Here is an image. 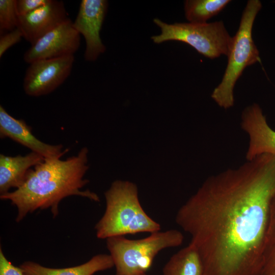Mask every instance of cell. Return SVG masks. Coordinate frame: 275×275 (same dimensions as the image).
I'll list each match as a JSON object with an SVG mask.
<instances>
[{
  "mask_svg": "<svg viewBox=\"0 0 275 275\" xmlns=\"http://www.w3.org/2000/svg\"><path fill=\"white\" fill-rule=\"evenodd\" d=\"M275 199V155L208 177L176 215L204 275H259Z\"/></svg>",
  "mask_w": 275,
  "mask_h": 275,
  "instance_id": "obj_1",
  "label": "cell"
},
{
  "mask_svg": "<svg viewBox=\"0 0 275 275\" xmlns=\"http://www.w3.org/2000/svg\"><path fill=\"white\" fill-rule=\"evenodd\" d=\"M88 153V148L83 147L76 155L65 160L44 159L29 171L19 187L0 195L1 200H9L17 207L16 221L19 222L37 209L49 208L55 217L61 201L70 196L99 202L95 193L81 190L89 183L84 178L89 167Z\"/></svg>",
  "mask_w": 275,
  "mask_h": 275,
  "instance_id": "obj_2",
  "label": "cell"
},
{
  "mask_svg": "<svg viewBox=\"0 0 275 275\" xmlns=\"http://www.w3.org/2000/svg\"><path fill=\"white\" fill-rule=\"evenodd\" d=\"M106 209L95 226L99 239L160 231V225L143 209L136 185L117 180L105 192Z\"/></svg>",
  "mask_w": 275,
  "mask_h": 275,
  "instance_id": "obj_3",
  "label": "cell"
},
{
  "mask_svg": "<svg viewBox=\"0 0 275 275\" xmlns=\"http://www.w3.org/2000/svg\"><path fill=\"white\" fill-rule=\"evenodd\" d=\"M182 233L175 229L150 233L147 237L129 239L124 236L106 239V246L116 268L115 275H143L161 250L181 245Z\"/></svg>",
  "mask_w": 275,
  "mask_h": 275,
  "instance_id": "obj_4",
  "label": "cell"
},
{
  "mask_svg": "<svg viewBox=\"0 0 275 275\" xmlns=\"http://www.w3.org/2000/svg\"><path fill=\"white\" fill-rule=\"evenodd\" d=\"M262 7L258 0H250L243 12L238 30L232 37L228 64L221 83L211 98L221 107L228 109L234 104L233 89L244 69L259 62V50L252 37V29L257 14Z\"/></svg>",
  "mask_w": 275,
  "mask_h": 275,
  "instance_id": "obj_5",
  "label": "cell"
},
{
  "mask_svg": "<svg viewBox=\"0 0 275 275\" xmlns=\"http://www.w3.org/2000/svg\"><path fill=\"white\" fill-rule=\"evenodd\" d=\"M154 22L161 30L151 39L159 44L178 41L188 44L204 56L213 59L221 55L228 57L232 41L223 21L211 23H175L168 24L158 18Z\"/></svg>",
  "mask_w": 275,
  "mask_h": 275,
  "instance_id": "obj_6",
  "label": "cell"
},
{
  "mask_svg": "<svg viewBox=\"0 0 275 275\" xmlns=\"http://www.w3.org/2000/svg\"><path fill=\"white\" fill-rule=\"evenodd\" d=\"M74 62V57L72 55L42 59L31 63L23 79L24 92L33 97L51 93L69 76Z\"/></svg>",
  "mask_w": 275,
  "mask_h": 275,
  "instance_id": "obj_7",
  "label": "cell"
},
{
  "mask_svg": "<svg viewBox=\"0 0 275 275\" xmlns=\"http://www.w3.org/2000/svg\"><path fill=\"white\" fill-rule=\"evenodd\" d=\"M80 35L68 18L31 45L25 52L23 60L31 64L42 59L74 56L80 46Z\"/></svg>",
  "mask_w": 275,
  "mask_h": 275,
  "instance_id": "obj_8",
  "label": "cell"
},
{
  "mask_svg": "<svg viewBox=\"0 0 275 275\" xmlns=\"http://www.w3.org/2000/svg\"><path fill=\"white\" fill-rule=\"evenodd\" d=\"M106 0H82L73 25L86 41L84 58L94 61L105 50L100 38V31L107 12Z\"/></svg>",
  "mask_w": 275,
  "mask_h": 275,
  "instance_id": "obj_9",
  "label": "cell"
},
{
  "mask_svg": "<svg viewBox=\"0 0 275 275\" xmlns=\"http://www.w3.org/2000/svg\"><path fill=\"white\" fill-rule=\"evenodd\" d=\"M241 127L249 137L247 160L263 154L275 155V131L267 123L258 104L254 103L244 108Z\"/></svg>",
  "mask_w": 275,
  "mask_h": 275,
  "instance_id": "obj_10",
  "label": "cell"
},
{
  "mask_svg": "<svg viewBox=\"0 0 275 275\" xmlns=\"http://www.w3.org/2000/svg\"><path fill=\"white\" fill-rule=\"evenodd\" d=\"M68 18L62 1L49 0L32 12L19 16L18 28L32 45Z\"/></svg>",
  "mask_w": 275,
  "mask_h": 275,
  "instance_id": "obj_11",
  "label": "cell"
},
{
  "mask_svg": "<svg viewBox=\"0 0 275 275\" xmlns=\"http://www.w3.org/2000/svg\"><path fill=\"white\" fill-rule=\"evenodd\" d=\"M0 136L8 138L37 153L44 159L60 158L67 151L62 145H50L38 139L22 120L17 119L0 105Z\"/></svg>",
  "mask_w": 275,
  "mask_h": 275,
  "instance_id": "obj_12",
  "label": "cell"
},
{
  "mask_svg": "<svg viewBox=\"0 0 275 275\" xmlns=\"http://www.w3.org/2000/svg\"><path fill=\"white\" fill-rule=\"evenodd\" d=\"M40 154L31 151L22 156L0 154V195L9 192L12 188L19 187L24 182L29 171L43 161Z\"/></svg>",
  "mask_w": 275,
  "mask_h": 275,
  "instance_id": "obj_13",
  "label": "cell"
},
{
  "mask_svg": "<svg viewBox=\"0 0 275 275\" xmlns=\"http://www.w3.org/2000/svg\"><path fill=\"white\" fill-rule=\"evenodd\" d=\"M114 266L110 255L98 254L86 263L74 267L53 268L36 262L26 261L20 266L24 275H93Z\"/></svg>",
  "mask_w": 275,
  "mask_h": 275,
  "instance_id": "obj_14",
  "label": "cell"
},
{
  "mask_svg": "<svg viewBox=\"0 0 275 275\" xmlns=\"http://www.w3.org/2000/svg\"><path fill=\"white\" fill-rule=\"evenodd\" d=\"M163 275H204L202 258L190 244L174 254L164 265Z\"/></svg>",
  "mask_w": 275,
  "mask_h": 275,
  "instance_id": "obj_15",
  "label": "cell"
},
{
  "mask_svg": "<svg viewBox=\"0 0 275 275\" xmlns=\"http://www.w3.org/2000/svg\"><path fill=\"white\" fill-rule=\"evenodd\" d=\"M229 0H187L184 2L185 17L191 23H205L219 13Z\"/></svg>",
  "mask_w": 275,
  "mask_h": 275,
  "instance_id": "obj_16",
  "label": "cell"
},
{
  "mask_svg": "<svg viewBox=\"0 0 275 275\" xmlns=\"http://www.w3.org/2000/svg\"><path fill=\"white\" fill-rule=\"evenodd\" d=\"M259 275H275V199L264 243L261 268Z\"/></svg>",
  "mask_w": 275,
  "mask_h": 275,
  "instance_id": "obj_17",
  "label": "cell"
},
{
  "mask_svg": "<svg viewBox=\"0 0 275 275\" xmlns=\"http://www.w3.org/2000/svg\"><path fill=\"white\" fill-rule=\"evenodd\" d=\"M16 0H0V30L11 31L18 28Z\"/></svg>",
  "mask_w": 275,
  "mask_h": 275,
  "instance_id": "obj_18",
  "label": "cell"
},
{
  "mask_svg": "<svg viewBox=\"0 0 275 275\" xmlns=\"http://www.w3.org/2000/svg\"><path fill=\"white\" fill-rule=\"evenodd\" d=\"M23 34L21 30L17 28L7 33L2 34L0 37V58L11 47L20 42Z\"/></svg>",
  "mask_w": 275,
  "mask_h": 275,
  "instance_id": "obj_19",
  "label": "cell"
},
{
  "mask_svg": "<svg viewBox=\"0 0 275 275\" xmlns=\"http://www.w3.org/2000/svg\"><path fill=\"white\" fill-rule=\"evenodd\" d=\"M49 0H16V9L19 16L28 14L46 4Z\"/></svg>",
  "mask_w": 275,
  "mask_h": 275,
  "instance_id": "obj_20",
  "label": "cell"
},
{
  "mask_svg": "<svg viewBox=\"0 0 275 275\" xmlns=\"http://www.w3.org/2000/svg\"><path fill=\"white\" fill-rule=\"evenodd\" d=\"M0 275H24L21 269L13 265L0 249Z\"/></svg>",
  "mask_w": 275,
  "mask_h": 275,
  "instance_id": "obj_21",
  "label": "cell"
},
{
  "mask_svg": "<svg viewBox=\"0 0 275 275\" xmlns=\"http://www.w3.org/2000/svg\"><path fill=\"white\" fill-rule=\"evenodd\" d=\"M143 275H147V274L146 273H145V274H144Z\"/></svg>",
  "mask_w": 275,
  "mask_h": 275,
  "instance_id": "obj_22",
  "label": "cell"
},
{
  "mask_svg": "<svg viewBox=\"0 0 275 275\" xmlns=\"http://www.w3.org/2000/svg\"></svg>",
  "mask_w": 275,
  "mask_h": 275,
  "instance_id": "obj_23",
  "label": "cell"
}]
</instances>
